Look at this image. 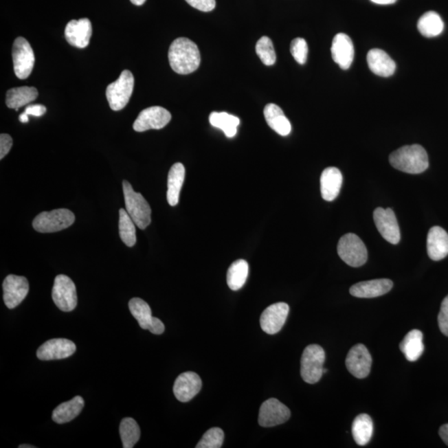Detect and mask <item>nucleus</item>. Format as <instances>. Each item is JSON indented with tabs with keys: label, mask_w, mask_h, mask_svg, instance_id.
<instances>
[{
	"label": "nucleus",
	"mask_w": 448,
	"mask_h": 448,
	"mask_svg": "<svg viewBox=\"0 0 448 448\" xmlns=\"http://www.w3.org/2000/svg\"><path fill=\"white\" fill-rule=\"evenodd\" d=\"M135 78L129 70H124L117 81L107 87L106 96L111 110L121 111L129 102L133 93Z\"/></svg>",
	"instance_id": "5"
},
{
	"label": "nucleus",
	"mask_w": 448,
	"mask_h": 448,
	"mask_svg": "<svg viewBox=\"0 0 448 448\" xmlns=\"http://www.w3.org/2000/svg\"><path fill=\"white\" fill-rule=\"evenodd\" d=\"M14 74L19 79H26L30 77L34 69L35 56L30 43L25 38L19 37L15 39L12 50Z\"/></svg>",
	"instance_id": "9"
},
{
	"label": "nucleus",
	"mask_w": 448,
	"mask_h": 448,
	"mask_svg": "<svg viewBox=\"0 0 448 448\" xmlns=\"http://www.w3.org/2000/svg\"><path fill=\"white\" fill-rule=\"evenodd\" d=\"M373 421L369 415L359 414L352 424V435L359 446H366L373 436Z\"/></svg>",
	"instance_id": "29"
},
{
	"label": "nucleus",
	"mask_w": 448,
	"mask_h": 448,
	"mask_svg": "<svg viewBox=\"0 0 448 448\" xmlns=\"http://www.w3.org/2000/svg\"><path fill=\"white\" fill-rule=\"evenodd\" d=\"M77 347L67 339H52L38 348L37 357L41 361H54L70 357Z\"/></svg>",
	"instance_id": "16"
},
{
	"label": "nucleus",
	"mask_w": 448,
	"mask_h": 448,
	"mask_svg": "<svg viewBox=\"0 0 448 448\" xmlns=\"http://www.w3.org/2000/svg\"><path fill=\"white\" fill-rule=\"evenodd\" d=\"M343 176L341 170L335 167L326 168L321 176V192L323 199L333 201L341 191Z\"/></svg>",
	"instance_id": "23"
},
{
	"label": "nucleus",
	"mask_w": 448,
	"mask_h": 448,
	"mask_svg": "<svg viewBox=\"0 0 448 448\" xmlns=\"http://www.w3.org/2000/svg\"><path fill=\"white\" fill-rule=\"evenodd\" d=\"M84 400L81 396H76L70 401L61 403L53 412L52 418L55 423L63 424L77 418L84 407Z\"/></svg>",
	"instance_id": "27"
},
{
	"label": "nucleus",
	"mask_w": 448,
	"mask_h": 448,
	"mask_svg": "<svg viewBox=\"0 0 448 448\" xmlns=\"http://www.w3.org/2000/svg\"><path fill=\"white\" fill-rule=\"evenodd\" d=\"M133 219L127 211L123 209L119 212V234L122 242L127 247H133L137 243V231Z\"/></svg>",
	"instance_id": "34"
},
{
	"label": "nucleus",
	"mask_w": 448,
	"mask_h": 448,
	"mask_svg": "<svg viewBox=\"0 0 448 448\" xmlns=\"http://www.w3.org/2000/svg\"><path fill=\"white\" fill-rule=\"evenodd\" d=\"M290 308L285 302L273 304L267 308L260 318L262 330L267 334L278 333L285 325Z\"/></svg>",
	"instance_id": "15"
},
{
	"label": "nucleus",
	"mask_w": 448,
	"mask_h": 448,
	"mask_svg": "<svg viewBox=\"0 0 448 448\" xmlns=\"http://www.w3.org/2000/svg\"><path fill=\"white\" fill-rule=\"evenodd\" d=\"M47 108L43 105H30L26 107L25 113L34 117H40L46 113Z\"/></svg>",
	"instance_id": "42"
},
{
	"label": "nucleus",
	"mask_w": 448,
	"mask_h": 448,
	"mask_svg": "<svg viewBox=\"0 0 448 448\" xmlns=\"http://www.w3.org/2000/svg\"><path fill=\"white\" fill-rule=\"evenodd\" d=\"M249 266L245 260L239 259L234 262L227 273V286L233 291H238L245 284L249 277Z\"/></svg>",
	"instance_id": "32"
},
{
	"label": "nucleus",
	"mask_w": 448,
	"mask_h": 448,
	"mask_svg": "<svg viewBox=\"0 0 448 448\" xmlns=\"http://www.w3.org/2000/svg\"><path fill=\"white\" fill-rule=\"evenodd\" d=\"M185 177V166L181 163H175L168 175L167 201L170 206L178 205Z\"/></svg>",
	"instance_id": "25"
},
{
	"label": "nucleus",
	"mask_w": 448,
	"mask_h": 448,
	"mask_svg": "<svg viewBox=\"0 0 448 448\" xmlns=\"http://www.w3.org/2000/svg\"><path fill=\"white\" fill-rule=\"evenodd\" d=\"M120 434L124 448H132L141 437V429L137 421L131 418H123L120 425Z\"/></svg>",
	"instance_id": "35"
},
{
	"label": "nucleus",
	"mask_w": 448,
	"mask_h": 448,
	"mask_svg": "<svg viewBox=\"0 0 448 448\" xmlns=\"http://www.w3.org/2000/svg\"><path fill=\"white\" fill-rule=\"evenodd\" d=\"M224 441V433L219 427H212L208 430L196 448H220Z\"/></svg>",
	"instance_id": "37"
},
{
	"label": "nucleus",
	"mask_w": 448,
	"mask_h": 448,
	"mask_svg": "<svg viewBox=\"0 0 448 448\" xmlns=\"http://www.w3.org/2000/svg\"><path fill=\"white\" fill-rule=\"evenodd\" d=\"M3 301L10 309L17 307L27 297L29 282L25 277L9 275L3 282Z\"/></svg>",
	"instance_id": "13"
},
{
	"label": "nucleus",
	"mask_w": 448,
	"mask_h": 448,
	"mask_svg": "<svg viewBox=\"0 0 448 448\" xmlns=\"http://www.w3.org/2000/svg\"><path fill=\"white\" fill-rule=\"evenodd\" d=\"M202 388V380L194 372H185L179 375L174 385L175 398L182 403L193 399Z\"/></svg>",
	"instance_id": "17"
},
{
	"label": "nucleus",
	"mask_w": 448,
	"mask_h": 448,
	"mask_svg": "<svg viewBox=\"0 0 448 448\" xmlns=\"http://www.w3.org/2000/svg\"><path fill=\"white\" fill-rule=\"evenodd\" d=\"M346 365L347 370L355 378H366L370 373L372 366L370 351L362 344L352 347L347 355Z\"/></svg>",
	"instance_id": "14"
},
{
	"label": "nucleus",
	"mask_w": 448,
	"mask_h": 448,
	"mask_svg": "<svg viewBox=\"0 0 448 448\" xmlns=\"http://www.w3.org/2000/svg\"><path fill=\"white\" fill-rule=\"evenodd\" d=\"M19 121L21 122L22 123H27L29 122L30 119H29V115H27L25 113H23L19 115Z\"/></svg>",
	"instance_id": "45"
},
{
	"label": "nucleus",
	"mask_w": 448,
	"mask_h": 448,
	"mask_svg": "<svg viewBox=\"0 0 448 448\" xmlns=\"http://www.w3.org/2000/svg\"><path fill=\"white\" fill-rule=\"evenodd\" d=\"M372 2L377 3V5H393L397 0H371Z\"/></svg>",
	"instance_id": "44"
},
{
	"label": "nucleus",
	"mask_w": 448,
	"mask_h": 448,
	"mask_svg": "<svg viewBox=\"0 0 448 448\" xmlns=\"http://www.w3.org/2000/svg\"><path fill=\"white\" fill-rule=\"evenodd\" d=\"M256 53L266 66H273L277 61L273 43L267 36H263L256 44Z\"/></svg>",
	"instance_id": "36"
},
{
	"label": "nucleus",
	"mask_w": 448,
	"mask_h": 448,
	"mask_svg": "<svg viewBox=\"0 0 448 448\" xmlns=\"http://www.w3.org/2000/svg\"><path fill=\"white\" fill-rule=\"evenodd\" d=\"M264 117L267 125L282 137H287L291 133V125L289 120L283 113L281 107L276 104H267L264 109Z\"/></svg>",
	"instance_id": "24"
},
{
	"label": "nucleus",
	"mask_w": 448,
	"mask_h": 448,
	"mask_svg": "<svg viewBox=\"0 0 448 448\" xmlns=\"http://www.w3.org/2000/svg\"><path fill=\"white\" fill-rule=\"evenodd\" d=\"M122 187L127 213L139 229H146L151 223V209L149 203L142 194L134 191L129 182L124 181Z\"/></svg>",
	"instance_id": "3"
},
{
	"label": "nucleus",
	"mask_w": 448,
	"mask_h": 448,
	"mask_svg": "<svg viewBox=\"0 0 448 448\" xmlns=\"http://www.w3.org/2000/svg\"><path fill=\"white\" fill-rule=\"evenodd\" d=\"M394 283L390 279H375L355 284L350 293L358 298H374L389 293Z\"/></svg>",
	"instance_id": "20"
},
{
	"label": "nucleus",
	"mask_w": 448,
	"mask_h": 448,
	"mask_svg": "<svg viewBox=\"0 0 448 448\" xmlns=\"http://www.w3.org/2000/svg\"><path fill=\"white\" fill-rule=\"evenodd\" d=\"M291 417V411L277 399L266 400L260 407L258 423L263 427H271L286 423Z\"/></svg>",
	"instance_id": "10"
},
{
	"label": "nucleus",
	"mask_w": 448,
	"mask_h": 448,
	"mask_svg": "<svg viewBox=\"0 0 448 448\" xmlns=\"http://www.w3.org/2000/svg\"><path fill=\"white\" fill-rule=\"evenodd\" d=\"M374 220L379 234L387 242L392 244L399 243L401 235L397 218L393 210L377 208L374 212Z\"/></svg>",
	"instance_id": "12"
},
{
	"label": "nucleus",
	"mask_w": 448,
	"mask_h": 448,
	"mask_svg": "<svg viewBox=\"0 0 448 448\" xmlns=\"http://www.w3.org/2000/svg\"><path fill=\"white\" fill-rule=\"evenodd\" d=\"M93 34L91 23L88 19L71 20L67 23L65 29V38L70 45L85 49L89 45Z\"/></svg>",
	"instance_id": "18"
},
{
	"label": "nucleus",
	"mask_w": 448,
	"mask_h": 448,
	"mask_svg": "<svg viewBox=\"0 0 448 448\" xmlns=\"http://www.w3.org/2000/svg\"><path fill=\"white\" fill-rule=\"evenodd\" d=\"M439 329L444 335L448 336V295L444 298L438 317Z\"/></svg>",
	"instance_id": "39"
},
{
	"label": "nucleus",
	"mask_w": 448,
	"mask_h": 448,
	"mask_svg": "<svg viewBox=\"0 0 448 448\" xmlns=\"http://www.w3.org/2000/svg\"><path fill=\"white\" fill-rule=\"evenodd\" d=\"M13 146V139L8 134L0 135V159H3L9 153Z\"/></svg>",
	"instance_id": "41"
},
{
	"label": "nucleus",
	"mask_w": 448,
	"mask_h": 448,
	"mask_svg": "<svg viewBox=\"0 0 448 448\" xmlns=\"http://www.w3.org/2000/svg\"><path fill=\"white\" fill-rule=\"evenodd\" d=\"M332 58L343 70L350 69L353 63L355 49L351 38L345 34L335 36L331 46Z\"/></svg>",
	"instance_id": "19"
},
{
	"label": "nucleus",
	"mask_w": 448,
	"mask_h": 448,
	"mask_svg": "<svg viewBox=\"0 0 448 448\" xmlns=\"http://www.w3.org/2000/svg\"><path fill=\"white\" fill-rule=\"evenodd\" d=\"M418 30L424 37H437L443 33L444 23L442 18L436 12H427L419 19Z\"/></svg>",
	"instance_id": "31"
},
{
	"label": "nucleus",
	"mask_w": 448,
	"mask_h": 448,
	"mask_svg": "<svg viewBox=\"0 0 448 448\" xmlns=\"http://www.w3.org/2000/svg\"><path fill=\"white\" fill-rule=\"evenodd\" d=\"M439 435L443 441L448 446V423L444 424L439 429Z\"/></svg>",
	"instance_id": "43"
},
{
	"label": "nucleus",
	"mask_w": 448,
	"mask_h": 448,
	"mask_svg": "<svg viewBox=\"0 0 448 448\" xmlns=\"http://www.w3.org/2000/svg\"><path fill=\"white\" fill-rule=\"evenodd\" d=\"M326 353L318 345L308 346L303 351L301 361V375L307 383L314 385L320 381L323 375Z\"/></svg>",
	"instance_id": "4"
},
{
	"label": "nucleus",
	"mask_w": 448,
	"mask_h": 448,
	"mask_svg": "<svg viewBox=\"0 0 448 448\" xmlns=\"http://www.w3.org/2000/svg\"><path fill=\"white\" fill-rule=\"evenodd\" d=\"M291 54L299 64H305L308 56V46L305 39L297 38L291 43Z\"/></svg>",
	"instance_id": "38"
},
{
	"label": "nucleus",
	"mask_w": 448,
	"mask_h": 448,
	"mask_svg": "<svg viewBox=\"0 0 448 448\" xmlns=\"http://www.w3.org/2000/svg\"><path fill=\"white\" fill-rule=\"evenodd\" d=\"M337 251L339 258L350 267H361L367 262L368 251L365 243L354 234H347L339 239Z\"/></svg>",
	"instance_id": "7"
},
{
	"label": "nucleus",
	"mask_w": 448,
	"mask_h": 448,
	"mask_svg": "<svg viewBox=\"0 0 448 448\" xmlns=\"http://www.w3.org/2000/svg\"><path fill=\"white\" fill-rule=\"evenodd\" d=\"M423 335L418 330H413L409 332L400 343V350L405 355L407 361L411 362L417 361L421 357L424 351Z\"/></svg>",
	"instance_id": "26"
},
{
	"label": "nucleus",
	"mask_w": 448,
	"mask_h": 448,
	"mask_svg": "<svg viewBox=\"0 0 448 448\" xmlns=\"http://www.w3.org/2000/svg\"><path fill=\"white\" fill-rule=\"evenodd\" d=\"M129 309L143 330L151 329L156 317L152 315L150 307L147 302L141 298H132L129 302Z\"/></svg>",
	"instance_id": "30"
},
{
	"label": "nucleus",
	"mask_w": 448,
	"mask_h": 448,
	"mask_svg": "<svg viewBox=\"0 0 448 448\" xmlns=\"http://www.w3.org/2000/svg\"><path fill=\"white\" fill-rule=\"evenodd\" d=\"M367 63L372 73L379 77L389 78L395 73V62L381 49H371L367 54Z\"/></svg>",
	"instance_id": "22"
},
{
	"label": "nucleus",
	"mask_w": 448,
	"mask_h": 448,
	"mask_svg": "<svg viewBox=\"0 0 448 448\" xmlns=\"http://www.w3.org/2000/svg\"><path fill=\"white\" fill-rule=\"evenodd\" d=\"M52 297L59 310L69 312L77 307V289L73 280L66 275H58L56 277Z\"/></svg>",
	"instance_id": "8"
},
{
	"label": "nucleus",
	"mask_w": 448,
	"mask_h": 448,
	"mask_svg": "<svg viewBox=\"0 0 448 448\" xmlns=\"http://www.w3.org/2000/svg\"><path fill=\"white\" fill-rule=\"evenodd\" d=\"M212 126L222 130L227 137L233 138L237 135L240 120L227 112H212L210 115Z\"/></svg>",
	"instance_id": "33"
},
{
	"label": "nucleus",
	"mask_w": 448,
	"mask_h": 448,
	"mask_svg": "<svg viewBox=\"0 0 448 448\" xmlns=\"http://www.w3.org/2000/svg\"><path fill=\"white\" fill-rule=\"evenodd\" d=\"M168 57L171 69L181 75L194 73L201 62L198 46L187 38L175 39L171 43Z\"/></svg>",
	"instance_id": "1"
},
{
	"label": "nucleus",
	"mask_w": 448,
	"mask_h": 448,
	"mask_svg": "<svg viewBox=\"0 0 448 448\" xmlns=\"http://www.w3.org/2000/svg\"><path fill=\"white\" fill-rule=\"evenodd\" d=\"M19 448H35L34 446L27 445V444H23V445H20Z\"/></svg>",
	"instance_id": "47"
},
{
	"label": "nucleus",
	"mask_w": 448,
	"mask_h": 448,
	"mask_svg": "<svg viewBox=\"0 0 448 448\" xmlns=\"http://www.w3.org/2000/svg\"><path fill=\"white\" fill-rule=\"evenodd\" d=\"M427 254L434 261H440L448 255V234L441 227H432L427 238Z\"/></svg>",
	"instance_id": "21"
},
{
	"label": "nucleus",
	"mask_w": 448,
	"mask_h": 448,
	"mask_svg": "<svg viewBox=\"0 0 448 448\" xmlns=\"http://www.w3.org/2000/svg\"><path fill=\"white\" fill-rule=\"evenodd\" d=\"M38 91L33 87H21L12 88L6 93V105L10 109L19 111L38 98Z\"/></svg>",
	"instance_id": "28"
},
{
	"label": "nucleus",
	"mask_w": 448,
	"mask_h": 448,
	"mask_svg": "<svg viewBox=\"0 0 448 448\" xmlns=\"http://www.w3.org/2000/svg\"><path fill=\"white\" fill-rule=\"evenodd\" d=\"M133 5L137 6H142L146 3V0H130Z\"/></svg>",
	"instance_id": "46"
},
{
	"label": "nucleus",
	"mask_w": 448,
	"mask_h": 448,
	"mask_svg": "<svg viewBox=\"0 0 448 448\" xmlns=\"http://www.w3.org/2000/svg\"><path fill=\"white\" fill-rule=\"evenodd\" d=\"M171 121V114L161 107H151L143 110L133 124L135 131L159 130Z\"/></svg>",
	"instance_id": "11"
},
{
	"label": "nucleus",
	"mask_w": 448,
	"mask_h": 448,
	"mask_svg": "<svg viewBox=\"0 0 448 448\" xmlns=\"http://www.w3.org/2000/svg\"><path fill=\"white\" fill-rule=\"evenodd\" d=\"M194 9L203 12H210L216 7V0H186Z\"/></svg>",
	"instance_id": "40"
},
{
	"label": "nucleus",
	"mask_w": 448,
	"mask_h": 448,
	"mask_svg": "<svg viewBox=\"0 0 448 448\" xmlns=\"http://www.w3.org/2000/svg\"><path fill=\"white\" fill-rule=\"evenodd\" d=\"M75 215L66 209L43 212L33 221L34 229L42 234L56 233L73 225Z\"/></svg>",
	"instance_id": "6"
},
{
	"label": "nucleus",
	"mask_w": 448,
	"mask_h": 448,
	"mask_svg": "<svg viewBox=\"0 0 448 448\" xmlns=\"http://www.w3.org/2000/svg\"><path fill=\"white\" fill-rule=\"evenodd\" d=\"M390 163L396 170L412 175L421 174L429 166V155L419 145L399 148L390 155Z\"/></svg>",
	"instance_id": "2"
}]
</instances>
